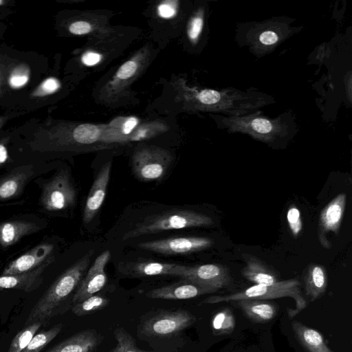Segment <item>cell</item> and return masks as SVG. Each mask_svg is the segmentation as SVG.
Instances as JSON below:
<instances>
[{
    "mask_svg": "<svg viewBox=\"0 0 352 352\" xmlns=\"http://www.w3.org/2000/svg\"><path fill=\"white\" fill-rule=\"evenodd\" d=\"M218 128L228 133H242L269 146L287 143L298 131L295 114L287 110L276 118L261 109L241 116L212 115Z\"/></svg>",
    "mask_w": 352,
    "mask_h": 352,
    "instance_id": "cell-1",
    "label": "cell"
},
{
    "mask_svg": "<svg viewBox=\"0 0 352 352\" xmlns=\"http://www.w3.org/2000/svg\"><path fill=\"white\" fill-rule=\"evenodd\" d=\"M294 21L291 17L281 16L261 21L238 23L235 41L238 45L248 48L254 56H265L302 30V26L292 25Z\"/></svg>",
    "mask_w": 352,
    "mask_h": 352,
    "instance_id": "cell-2",
    "label": "cell"
},
{
    "mask_svg": "<svg viewBox=\"0 0 352 352\" xmlns=\"http://www.w3.org/2000/svg\"><path fill=\"white\" fill-rule=\"evenodd\" d=\"M94 253L90 250L77 262L65 271L45 291L26 318L25 325L46 320L63 312L65 302L77 289L84 277Z\"/></svg>",
    "mask_w": 352,
    "mask_h": 352,
    "instance_id": "cell-3",
    "label": "cell"
},
{
    "mask_svg": "<svg viewBox=\"0 0 352 352\" xmlns=\"http://www.w3.org/2000/svg\"><path fill=\"white\" fill-rule=\"evenodd\" d=\"M289 297L295 302V308L288 310L290 318L296 316L307 307V300L300 290V283L296 278L279 280L272 285H254L245 289L225 295L211 296L203 303L236 302L243 299L269 300Z\"/></svg>",
    "mask_w": 352,
    "mask_h": 352,
    "instance_id": "cell-4",
    "label": "cell"
},
{
    "mask_svg": "<svg viewBox=\"0 0 352 352\" xmlns=\"http://www.w3.org/2000/svg\"><path fill=\"white\" fill-rule=\"evenodd\" d=\"M213 224L212 219L205 214L193 210H173L146 217L125 232L122 240L170 230L206 227Z\"/></svg>",
    "mask_w": 352,
    "mask_h": 352,
    "instance_id": "cell-5",
    "label": "cell"
},
{
    "mask_svg": "<svg viewBox=\"0 0 352 352\" xmlns=\"http://www.w3.org/2000/svg\"><path fill=\"white\" fill-rule=\"evenodd\" d=\"M172 159L170 153L163 148L153 146L142 148L133 156V170L141 181L158 180L166 173Z\"/></svg>",
    "mask_w": 352,
    "mask_h": 352,
    "instance_id": "cell-6",
    "label": "cell"
},
{
    "mask_svg": "<svg viewBox=\"0 0 352 352\" xmlns=\"http://www.w3.org/2000/svg\"><path fill=\"white\" fill-rule=\"evenodd\" d=\"M76 197L67 170H62L43 185L41 204L48 211L62 210L72 206Z\"/></svg>",
    "mask_w": 352,
    "mask_h": 352,
    "instance_id": "cell-7",
    "label": "cell"
},
{
    "mask_svg": "<svg viewBox=\"0 0 352 352\" xmlns=\"http://www.w3.org/2000/svg\"><path fill=\"white\" fill-rule=\"evenodd\" d=\"M195 321V316L186 310L162 311L148 318L142 325V331L148 336L169 337L190 327Z\"/></svg>",
    "mask_w": 352,
    "mask_h": 352,
    "instance_id": "cell-8",
    "label": "cell"
},
{
    "mask_svg": "<svg viewBox=\"0 0 352 352\" xmlns=\"http://www.w3.org/2000/svg\"><path fill=\"white\" fill-rule=\"evenodd\" d=\"M213 241L205 236H179L162 239L138 244L148 251L168 255L188 254L210 248Z\"/></svg>",
    "mask_w": 352,
    "mask_h": 352,
    "instance_id": "cell-9",
    "label": "cell"
},
{
    "mask_svg": "<svg viewBox=\"0 0 352 352\" xmlns=\"http://www.w3.org/2000/svg\"><path fill=\"white\" fill-rule=\"evenodd\" d=\"M182 278L213 292L229 287L232 283L229 269L218 263L187 266Z\"/></svg>",
    "mask_w": 352,
    "mask_h": 352,
    "instance_id": "cell-10",
    "label": "cell"
},
{
    "mask_svg": "<svg viewBox=\"0 0 352 352\" xmlns=\"http://www.w3.org/2000/svg\"><path fill=\"white\" fill-rule=\"evenodd\" d=\"M346 203V195L338 194L321 210L318 219V239L320 244L326 249L331 248V243L327 236L329 232L338 235L342 226Z\"/></svg>",
    "mask_w": 352,
    "mask_h": 352,
    "instance_id": "cell-11",
    "label": "cell"
},
{
    "mask_svg": "<svg viewBox=\"0 0 352 352\" xmlns=\"http://www.w3.org/2000/svg\"><path fill=\"white\" fill-rule=\"evenodd\" d=\"M110 256V252L105 250L96 258L76 290L72 300V305L103 289L107 281L105 267Z\"/></svg>",
    "mask_w": 352,
    "mask_h": 352,
    "instance_id": "cell-12",
    "label": "cell"
},
{
    "mask_svg": "<svg viewBox=\"0 0 352 352\" xmlns=\"http://www.w3.org/2000/svg\"><path fill=\"white\" fill-rule=\"evenodd\" d=\"M186 269V265L146 261L122 262L118 265V270L122 274L133 278L162 275L182 278Z\"/></svg>",
    "mask_w": 352,
    "mask_h": 352,
    "instance_id": "cell-13",
    "label": "cell"
},
{
    "mask_svg": "<svg viewBox=\"0 0 352 352\" xmlns=\"http://www.w3.org/2000/svg\"><path fill=\"white\" fill-rule=\"evenodd\" d=\"M111 170V162H109L104 164L101 167L92 184L83 211L82 221L85 224L92 221L104 202Z\"/></svg>",
    "mask_w": 352,
    "mask_h": 352,
    "instance_id": "cell-14",
    "label": "cell"
},
{
    "mask_svg": "<svg viewBox=\"0 0 352 352\" xmlns=\"http://www.w3.org/2000/svg\"><path fill=\"white\" fill-rule=\"evenodd\" d=\"M54 245L39 244L11 261L3 270V275H16L32 271L41 265L50 256Z\"/></svg>",
    "mask_w": 352,
    "mask_h": 352,
    "instance_id": "cell-15",
    "label": "cell"
},
{
    "mask_svg": "<svg viewBox=\"0 0 352 352\" xmlns=\"http://www.w3.org/2000/svg\"><path fill=\"white\" fill-rule=\"evenodd\" d=\"M54 261V256L51 255L41 265L32 271L16 275H1L0 289H19L25 292L36 289L43 283L45 271Z\"/></svg>",
    "mask_w": 352,
    "mask_h": 352,
    "instance_id": "cell-16",
    "label": "cell"
},
{
    "mask_svg": "<svg viewBox=\"0 0 352 352\" xmlns=\"http://www.w3.org/2000/svg\"><path fill=\"white\" fill-rule=\"evenodd\" d=\"M214 293L212 290L186 280L149 291L146 295L151 298L183 300Z\"/></svg>",
    "mask_w": 352,
    "mask_h": 352,
    "instance_id": "cell-17",
    "label": "cell"
},
{
    "mask_svg": "<svg viewBox=\"0 0 352 352\" xmlns=\"http://www.w3.org/2000/svg\"><path fill=\"white\" fill-rule=\"evenodd\" d=\"M241 257L245 264L241 274L248 280L254 285H274L280 280L277 272L259 258L248 253L242 254Z\"/></svg>",
    "mask_w": 352,
    "mask_h": 352,
    "instance_id": "cell-18",
    "label": "cell"
},
{
    "mask_svg": "<svg viewBox=\"0 0 352 352\" xmlns=\"http://www.w3.org/2000/svg\"><path fill=\"white\" fill-rule=\"evenodd\" d=\"M102 340L96 331L87 329L73 335L47 352H93Z\"/></svg>",
    "mask_w": 352,
    "mask_h": 352,
    "instance_id": "cell-19",
    "label": "cell"
},
{
    "mask_svg": "<svg viewBox=\"0 0 352 352\" xmlns=\"http://www.w3.org/2000/svg\"><path fill=\"white\" fill-rule=\"evenodd\" d=\"M34 175L31 166L12 170L0 179V201H8L19 196L25 184Z\"/></svg>",
    "mask_w": 352,
    "mask_h": 352,
    "instance_id": "cell-20",
    "label": "cell"
},
{
    "mask_svg": "<svg viewBox=\"0 0 352 352\" xmlns=\"http://www.w3.org/2000/svg\"><path fill=\"white\" fill-rule=\"evenodd\" d=\"M234 302L249 319L256 322H267L277 314L276 305L266 300L243 299Z\"/></svg>",
    "mask_w": 352,
    "mask_h": 352,
    "instance_id": "cell-21",
    "label": "cell"
},
{
    "mask_svg": "<svg viewBox=\"0 0 352 352\" xmlns=\"http://www.w3.org/2000/svg\"><path fill=\"white\" fill-rule=\"evenodd\" d=\"M41 227L27 221H9L0 223V245L4 248L18 242L22 237L35 233Z\"/></svg>",
    "mask_w": 352,
    "mask_h": 352,
    "instance_id": "cell-22",
    "label": "cell"
},
{
    "mask_svg": "<svg viewBox=\"0 0 352 352\" xmlns=\"http://www.w3.org/2000/svg\"><path fill=\"white\" fill-rule=\"evenodd\" d=\"M304 285L305 294L311 302L322 296L327 286L325 267L320 264H310L305 270Z\"/></svg>",
    "mask_w": 352,
    "mask_h": 352,
    "instance_id": "cell-23",
    "label": "cell"
},
{
    "mask_svg": "<svg viewBox=\"0 0 352 352\" xmlns=\"http://www.w3.org/2000/svg\"><path fill=\"white\" fill-rule=\"evenodd\" d=\"M292 327L299 342L309 352H333L317 330L296 320L292 322Z\"/></svg>",
    "mask_w": 352,
    "mask_h": 352,
    "instance_id": "cell-24",
    "label": "cell"
},
{
    "mask_svg": "<svg viewBox=\"0 0 352 352\" xmlns=\"http://www.w3.org/2000/svg\"><path fill=\"white\" fill-rule=\"evenodd\" d=\"M109 303V299L104 296L94 294L72 306V312L78 316H84L101 310Z\"/></svg>",
    "mask_w": 352,
    "mask_h": 352,
    "instance_id": "cell-25",
    "label": "cell"
},
{
    "mask_svg": "<svg viewBox=\"0 0 352 352\" xmlns=\"http://www.w3.org/2000/svg\"><path fill=\"white\" fill-rule=\"evenodd\" d=\"M63 324L59 323L50 329L36 333L22 352H40L61 331Z\"/></svg>",
    "mask_w": 352,
    "mask_h": 352,
    "instance_id": "cell-26",
    "label": "cell"
},
{
    "mask_svg": "<svg viewBox=\"0 0 352 352\" xmlns=\"http://www.w3.org/2000/svg\"><path fill=\"white\" fill-rule=\"evenodd\" d=\"M43 323L42 321L34 322L20 331L12 339L8 352H22Z\"/></svg>",
    "mask_w": 352,
    "mask_h": 352,
    "instance_id": "cell-27",
    "label": "cell"
},
{
    "mask_svg": "<svg viewBox=\"0 0 352 352\" xmlns=\"http://www.w3.org/2000/svg\"><path fill=\"white\" fill-rule=\"evenodd\" d=\"M212 327L216 334H223L232 332L235 327V319L232 311L226 307L213 316Z\"/></svg>",
    "mask_w": 352,
    "mask_h": 352,
    "instance_id": "cell-28",
    "label": "cell"
},
{
    "mask_svg": "<svg viewBox=\"0 0 352 352\" xmlns=\"http://www.w3.org/2000/svg\"><path fill=\"white\" fill-rule=\"evenodd\" d=\"M101 135L99 128L94 124H83L73 131V138L78 144H91L98 141Z\"/></svg>",
    "mask_w": 352,
    "mask_h": 352,
    "instance_id": "cell-29",
    "label": "cell"
},
{
    "mask_svg": "<svg viewBox=\"0 0 352 352\" xmlns=\"http://www.w3.org/2000/svg\"><path fill=\"white\" fill-rule=\"evenodd\" d=\"M114 336L117 344L109 352H153L138 349L132 336L123 328L116 329Z\"/></svg>",
    "mask_w": 352,
    "mask_h": 352,
    "instance_id": "cell-30",
    "label": "cell"
},
{
    "mask_svg": "<svg viewBox=\"0 0 352 352\" xmlns=\"http://www.w3.org/2000/svg\"><path fill=\"white\" fill-rule=\"evenodd\" d=\"M206 10L199 8L191 18L188 28V36L190 41L196 44L201 36L205 24Z\"/></svg>",
    "mask_w": 352,
    "mask_h": 352,
    "instance_id": "cell-31",
    "label": "cell"
},
{
    "mask_svg": "<svg viewBox=\"0 0 352 352\" xmlns=\"http://www.w3.org/2000/svg\"><path fill=\"white\" fill-rule=\"evenodd\" d=\"M287 221L293 236H298L302 230V221L300 210L296 205L292 204L289 207L287 212Z\"/></svg>",
    "mask_w": 352,
    "mask_h": 352,
    "instance_id": "cell-32",
    "label": "cell"
},
{
    "mask_svg": "<svg viewBox=\"0 0 352 352\" xmlns=\"http://www.w3.org/2000/svg\"><path fill=\"white\" fill-rule=\"evenodd\" d=\"M29 80V72L27 67L20 66L15 68L10 76L8 82L11 87L19 89L23 87Z\"/></svg>",
    "mask_w": 352,
    "mask_h": 352,
    "instance_id": "cell-33",
    "label": "cell"
},
{
    "mask_svg": "<svg viewBox=\"0 0 352 352\" xmlns=\"http://www.w3.org/2000/svg\"><path fill=\"white\" fill-rule=\"evenodd\" d=\"M138 67V63L135 58L127 60L119 68L115 76L116 79L118 80L130 79L135 75Z\"/></svg>",
    "mask_w": 352,
    "mask_h": 352,
    "instance_id": "cell-34",
    "label": "cell"
},
{
    "mask_svg": "<svg viewBox=\"0 0 352 352\" xmlns=\"http://www.w3.org/2000/svg\"><path fill=\"white\" fill-rule=\"evenodd\" d=\"M60 85L59 81L54 77L46 78L34 92V96H43L52 94L56 91Z\"/></svg>",
    "mask_w": 352,
    "mask_h": 352,
    "instance_id": "cell-35",
    "label": "cell"
},
{
    "mask_svg": "<svg viewBox=\"0 0 352 352\" xmlns=\"http://www.w3.org/2000/svg\"><path fill=\"white\" fill-rule=\"evenodd\" d=\"M69 30L76 35L86 34L91 31V25L87 21H79L72 23Z\"/></svg>",
    "mask_w": 352,
    "mask_h": 352,
    "instance_id": "cell-36",
    "label": "cell"
},
{
    "mask_svg": "<svg viewBox=\"0 0 352 352\" xmlns=\"http://www.w3.org/2000/svg\"><path fill=\"white\" fill-rule=\"evenodd\" d=\"M175 8L169 3H164L158 7L159 14L164 18H170L175 14Z\"/></svg>",
    "mask_w": 352,
    "mask_h": 352,
    "instance_id": "cell-37",
    "label": "cell"
},
{
    "mask_svg": "<svg viewBox=\"0 0 352 352\" xmlns=\"http://www.w3.org/2000/svg\"><path fill=\"white\" fill-rule=\"evenodd\" d=\"M100 59L101 56L99 54L92 52H87L82 56V62L89 66L97 64Z\"/></svg>",
    "mask_w": 352,
    "mask_h": 352,
    "instance_id": "cell-38",
    "label": "cell"
},
{
    "mask_svg": "<svg viewBox=\"0 0 352 352\" xmlns=\"http://www.w3.org/2000/svg\"><path fill=\"white\" fill-rule=\"evenodd\" d=\"M138 123V119L134 117L129 118L124 124L122 133L124 135L129 134L133 129L136 126Z\"/></svg>",
    "mask_w": 352,
    "mask_h": 352,
    "instance_id": "cell-39",
    "label": "cell"
},
{
    "mask_svg": "<svg viewBox=\"0 0 352 352\" xmlns=\"http://www.w3.org/2000/svg\"><path fill=\"white\" fill-rule=\"evenodd\" d=\"M8 157V151L4 144H0V166L6 162Z\"/></svg>",
    "mask_w": 352,
    "mask_h": 352,
    "instance_id": "cell-40",
    "label": "cell"
},
{
    "mask_svg": "<svg viewBox=\"0 0 352 352\" xmlns=\"http://www.w3.org/2000/svg\"><path fill=\"white\" fill-rule=\"evenodd\" d=\"M3 3V1L1 0H0V5H1Z\"/></svg>",
    "mask_w": 352,
    "mask_h": 352,
    "instance_id": "cell-41",
    "label": "cell"
}]
</instances>
